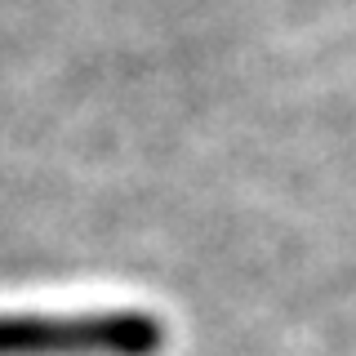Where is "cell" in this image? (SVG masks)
Instances as JSON below:
<instances>
[{
  "label": "cell",
  "instance_id": "6da1fadb",
  "mask_svg": "<svg viewBox=\"0 0 356 356\" xmlns=\"http://www.w3.org/2000/svg\"><path fill=\"white\" fill-rule=\"evenodd\" d=\"M161 348V316L138 307L0 312V356H156Z\"/></svg>",
  "mask_w": 356,
  "mask_h": 356
}]
</instances>
